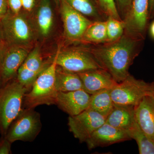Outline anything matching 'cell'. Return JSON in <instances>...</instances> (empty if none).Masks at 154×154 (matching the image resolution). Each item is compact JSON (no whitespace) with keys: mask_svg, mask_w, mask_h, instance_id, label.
Instances as JSON below:
<instances>
[{"mask_svg":"<svg viewBox=\"0 0 154 154\" xmlns=\"http://www.w3.org/2000/svg\"><path fill=\"white\" fill-rule=\"evenodd\" d=\"M39 33L43 37L48 36L53 23V13L50 0H41L36 14Z\"/></svg>","mask_w":154,"mask_h":154,"instance_id":"19","label":"cell"},{"mask_svg":"<svg viewBox=\"0 0 154 154\" xmlns=\"http://www.w3.org/2000/svg\"><path fill=\"white\" fill-rule=\"evenodd\" d=\"M51 63L36 78L30 90L25 94L23 108H35L41 105H55L57 91L55 86L57 65Z\"/></svg>","mask_w":154,"mask_h":154,"instance_id":"2","label":"cell"},{"mask_svg":"<svg viewBox=\"0 0 154 154\" xmlns=\"http://www.w3.org/2000/svg\"><path fill=\"white\" fill-rule=\"evenodd\" d=\"M127 131L131 139L134 140L137 143L139 154H154V141L142 130L136 121Z\"/></svg>","mask_w":154,"mask_h":154,"instance_id":"22","label":"cell"},{"mask_svg":"<svg viewBox=\"0 0 154 154\" xmlns=\"http://www.w3.org/2000/svg\"><path fill=\"white\" fill-rule=\"evenodd\" d=\"M106 117L96 111L87 109L78 115L69 116L70 131L80 143L87 140L106 121Z\"/></svg>","mask_w":154,"mask_h":154,"instance_id":"9","label":"cell"},{"mask_svg":"<svg viewBox=\"0 0 154 154\" xmlns=\"http://www.w3.org/2000/svg\"><path fill=\"white\" fill-rule=\"evenodd\" d=\"M0 21L8 47H26L33 41L34 35L32 28L28 20L20 13L14 14L9 9Z\"/></svg>","mask_w":154,"mask_h":154,"instance_id":"5","label":"cell"},{"mask_svg":"<svg viewBox=\"0 0 154 154\" xmlns=\"http://www.w3.org/2000/svg\"><path fill=\"white\" fill-rule=\"evenodd\" d=\"M7 47H0V66L2 61L3 56Z\"/></svg>","mask_w":154,"mask_h":154,"instance_id":"33","label":"cell"},{"mask_svg":"<svg viewBox=\"0 0 154 154\" xmlns=\"http://www.w3.org/2000/svg\"><path fill=\"white\" fill-rule=\"evenodd\" d=\"M119 17L123 21L129 11L132 0H114Z\"/></svg>","mask_w":154,"mask_h":154,"instance_id":"26","label":"cell"},{"mask_svg":"<svg viewBox=\"0 0 154 154\" xmlns=\"http://www.w3.org/2000/svg\"></svg>","mask_w":154,"mask_h":154,"instance_id":"40","label":"cell"},{"mask_svg":"<svg viewBox=\"0 0 154 154\" xmlns=\"http://www.w3.org/2000/svg\"><path fill=\"white\" fill-rule=\"evenodd\" d=\"M149 18L152 19L154 17V0H149Z\"/></svg>","mask_w":154,"mask_h":154,"instance_id":"32","label":"cell"},{"mask_svg":"<svg viewBox=\"0 0 154 154\" xmlns=\"http://www.w3.org/2000/svg\"><path fill=\"white\" fill-rule=\"evenodd\" d=\"M97 1L100 8L107 17H111L118 20H122L119 17L114 0Z\"/></svg>","mask_w":154,"mask_h":154,"instance_id":"25","label":"cell"},{"mask_svg":"<svg viewBox=\"0 0 154 154\" xmlns=\"http://www.w3.org/2000/svg\"><path fill=\"white\" fill-rule=\"evenodd\" d=\"M73 8L92 22L106 21L107 17L102 11L97 0H65Z\"/></svg>","mask_w":154,"mask_h":154,"instance_id":"18","label":"cell"},{"mask_svg":"<svg viewBox=\"0 0 154 154\" xmlns=\"http://www.w3.org/2000/svg\"><path fill=\"white\" fill-rule=\"evenodd\" d=\"M107 42H112L117 40L124 33V23L111 17H107L106 21Z\"/></svg>","mask_w":154,"mask_h":154,"instance_id":"24","label":"cell"},{"mask_svg":"<svg viewBox=\"0 0 154 154\" xmlns=\"http://www.w3.org/2000/svg\"><path fill=\"white\" fill-rule=\"evenodd\" d=\"M150 34L152 38L154 39V21L152 22L149 28Z\"/></svg>","mask_w":154,"mask_h":154,"instance_id":"34","label":"cell"},{"mask_svg":"<svg viewBox=\"0 0 154 154\" xmlns=\"http://www.w3.org/2000/svg\"><path fill=\"white\" fill-rule=\"evenodd\" d=\"M151 88V83L129 74L110 89V95L114 105L135 107L144 96L150 94Z\"/></svg>","mask_w":154,"mask_h":154,"instance_id":"6","label":"cell"},{"mask_svg":"<svg viewBox=\"0 0 154 154\" xmlns=\"http://www.w3.org/2000/svg\"><path fill=\"white\" fill-rule=\"evenodd\" d=\"M91 96L84 90L57 92L55 105L69 116L78 115L88 109Z\"/></svg>","mask_w":154,"mask_h":154,"instance_id":"12","label":"cell"},{"mask_svg":"<svg viewBox=\"0 0 154 154\" xmlns=\"http://www.w3.org/2000/svg\"><path fill=\"white\" fill-rule=\"evenodd\" d=\"M1 89H2V88H1V86H0V91H1Z\"/></svg>","mask_w":154,"mask_h":154,"instance_id":"38","label":"cell"},{"mask_svg":"<svg viewBox=\"0 0 154 154\" xmlns=\"http://www.w3.org/2000/svg\"><path fill=\"white\" fill-rule=\"evenodd\" d=\"M50 63L43 60L39 47L36 46L29 53L22 66L30 71L39 75Z\"/></svg>","mask_w":154,"mask_h":154,"instance_id":"23","label":"cell"},{"mask_svg":"<svg viewBox=\"0 0 154 154\" xmlns=\"http://www.w3.org/2000/svg\"><path fill=\"white\" fill-rule=\"evenodd\" d=\"M9 10L8 0H0V20L6 16Z\"/></svg>","mask_w":154,"mask_h":154,"instance_id":"29","label":"cell"},{"mask_svg":"<svg viewBox=\"0 0 154 154\" xmlns=\"http://www.w3.org/2000/svg\"><path fill=\"white\" fill-rule=\"evenodd\" d=\"M41 116L34 108H22L9 126L5 136L11 143L32 142L41 131Z\"/></svg>","mask_w":154,"mask_h":154,"instance_id":"4","label":"cell"},{"mask_svg":"<svg viewBox=\"0 0 154 154\" xmlns=\"http://www.w3.org/2000/svg\"><path fill=\"white\" fill-rule=\"evenodd\" d=\"M77 73L82 82L83 89L91 95L101 90L111 89L118 83L103 68L89 70Z\"/></svg>","mask_w":154,"mask_h":154,"instance_id":"14","label":"cell"},{"mask_svg":"<svg viewBox=\"0 0 154 154\" xmlns=\"http://www.w3.org/2000/svg\"><path fill=\"white\" fill-rule=\"evenodd\" d=\"M59 47L53 59L58 66L74 72L103 68L86 48H69L61 50Z\"/></svg>","mask_w":154,"mask_h":154,"instance_id":"7","label":"cell"},{"mask_svg":"<svg viewBox=\"0 0 154 154\" xmlns=\"http://www.w3.org/2000/svg\"><path fill=\"white\" fill-rule=\"evenodd\" d=\"M8 47L5 41V37L3 34L2 28L0 21V47Z\"/></svg>","mask_w":154,"mask_h":154,"instance_id":"31","label":"cell"},{"mask_svg":"<svg viewBox=\"0 0 154 154\" xmlns=\"http://www.w3.org/2000/svg\"><path fill=\"white\" fill-rule=\"evenodd\" d=\"M152 84H153V85H154V81H153V82H152Z\"/></svg>","mask_w":154,"mask_h":154,"instance_id":"39","label":"cell"},{"mask_svg":"<svg viewBox=\"0 0 154 154\" xmlns=\"http://www.w3.org/2000/svg\"><path fill=\"white\" fill-rule=\"evenodd\" d=\"M10 10L14 14L20 13L22 7V0H8Z\"/></svg>","mask_w":154,"mask_h":154,"instance_id":"28","label":"cell"},{"mask_svg":"<svg viewBox=\"0 0 154 154\" xmlns=\"http://www.w3.org/2000/svg\"><path fill=\"white\" fill-rule=\"evenodd\" d=\"M60 6L64 36L71 42H81L86 30L93 22L73 8L65 0H60Z\"/></svg>","mask_w":154,"mask_h":154,"instance_id":"10","label":"cell"},{"mask_svg":"<svg viewBox=\"0 0 154 154\" xmlns=\"http://www.w3.org/2000/svg\"><path fill=\"white\" fill-rule=\"evenodd\" d=\"M106 21L92 22L84 33L81 42L93 45L107 42Z\"/></svg>","mask_w":154,"mask_h":154,"instance_id":"21","label":"cell"},{"mask_svg":"<svg viewBox=\"0 0 154 154\" xmlns=\"http://www.w3.org/2000/svg\"><path fill=\"white\" fill-rule=\"evenodd\" d=\"M143 41L124 33L116 41L86 48L119 83L130 74V67L140 52Z\"/></svg>","mask_w":154,"mask_h":154,"instance_id":"1","label":"cell"},{"mask_svg":"<svg viewBox=\"0 0 154 154\" xmlns=\"http://www.w3.org/2000/svg\"><path fill=\"white\" fill-rule=\"evenodd\" d=\"M28 90L17 81H10L0 91V134L6 135L10 125L23 108L24 96Z\"/></svg>","mask_w":154,"mask_h":154,"instance_id":"3","label":"cell"},{"mask_svg":"<svg viewBox=\"0 0 154 154\" xmlns=\"http://www.w3.org/2000/svg\"><path fill=\"white\" fill-rule=\"evenodd\" d=\"M55 1L58 4V5H60V0H55Z\"/></svg>","mask_w":154,"mask_h":154,"instance_id":"36","label":"cell"},{"mask_svg":"<svg viewBox=\"0 0 154 154\" xmlns=\"http://www.w3.org/2000/svg\"><path fill=\"white\" fill-rule=\"evenodd\" d=\"M131 140L126 131L118 129L105 122L95 131L86 141L89 149L107 146Z\"/></svg>","mask_w":154,"mask_h":154,"instance_id":"13","label":"cell"},{"mask_svg":"<svg viewBox=\"0 0 154 154\" xmlns=\"http://www.w3.org/2000/svg\"><path fill=\"white\" fill-rule=\"evenodd\" d=\"M55 86L57 92H67L84 90L82 82L77 73L57 66Z\"/></svg>","mask_w":154,"mask_h":154,"instance_id":"17","label":"cell"},{"mask_svg":"<svg viewBox=\"0 0 154 154\" xmlns=\"http://www.w3.org/2000/svg\"><path fill=\"white\" fill-rule=\"evenodd\" d=\"M11 143L4 136L0 138V154H10L11 151Z\"/></svg>","mask_w":154,"mask_h":154,"instance_id":"27","label":"cell"},{"mask_svg":"<svg viewBox=\"0 0 154 154\" xmlns=\"http://www.w3.org/2000/svg\"><path fill=\"white\" fill-rule=\"evenodd\" d=\"M151 95H152V96H153V98H154V93H150Z\"/></svg>","mask_w":154,"mask_h":154,"instance_id":"37","label":"cell"},{"mask_svg":"<svg viewBox=\"0 0 154 154\" xmlns=\"http://www.w3.org/2000/svg\"><path fill=\"white\" fill-rule=\"evenodd\" d=\"M151 88L150 93H154V85L152 84V83H151Z\"/></svg>","mask_w":154,"mask_h":154,"instance_id":"35","label":"cell"},{"mask_svg":"<svg viewBox=\"0 0 154 154\" xmlns=\"http://www.w3.org/2000/svg\"><path fill=\"white\" fill-rule=\"evenodd\" d=\"M22 7L26 11L30 12L33 9L35 0H22Z\"/></svg>","mask_w":154,"mask_h":154,"instance_id":"30","label":"cell"},{"mask_svg":"<svg viewBox=\"0 0 154 154\" xmlns=\"http://www.w3.org/2000/svg\"><path fill=\"white\" fill-rule=\"evenodd\" d=\"M135 122L134 106L115 105L105 121L116 128L126 131L130 129Z\"/></svg>","mask_w":154,"mask_h":154,"instance_id":"16","label":"cell"},{"mask_svg":"<svg viewBox=\"0 0 154 154\" xmlns=\"http://www.w3.org/2000/svg\"><path fill=\"white\" fill-rule=\"evenodd\" d=\"M29 53L25 47L13 46L7 47L0 66L1 88L16 79L18 70Z\"/></svg>","mask_w":154,"mask_h":154,"instance_id":"11","label":"cell"},{"mask_svg":"<svg viewBox=\"0 0 154 154\" xmlns=\"http://www.w3.org/2000/svg\"><path fill=\"white\" fill-rule=\"evenodd\" d=\"M135 118L142 130L154 141V98L151 94L134 107Z\"/></svg>","mask_w":154,"mask_h":154,"instance_id":"15","label":"cell"},{"mask_svg":"<svg viewBox=\"0 0 154 154\" xmlns=\"http://www.w3.org/2000/svg\"><path fill=\"white\" fill-rule=\"evenodd\" d=\"M110 89L101 90L91 95L88 109L107 117L114 106L110 95Z\"/></svg>","mask_w":154,"mask_h":154,"instance_id":"20","label":"cell"},{"mask_svg":"<svg viewBox=\"0 0 154 154\" xmlns=\"http://www.w3.org/2000/svg\"><path fill=\"white\" fill-rule=\"evenodd\" d=\"M149 0H132L130 8L123 20L124 33L144 40L149 18Z\"/></svg>","mask_w":154,"mask_h":154,"instance_id":"8","label":"cell"}]
</instances>
